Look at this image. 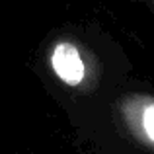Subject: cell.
Masks as SVG:
<instances>
[{"label": "cell", "instance_id": "3", "mask_svg": "<svg viewBox=\"0 0 154 154\" xmlns=\"http://www.w3.org/2000/svg\"><path fill=\"white\" fill-rule=\"evenodd\" d=\"M133 4H139V6H143L144 10L148 12V14L152 16V20H154V0H131Z\"/></svg>", "mask_w": 154, "mask_h": 154}, {"label": "cell", "instance_id": "1", "mask_svg": "<svg viewBox=\"0 0 154 154\" xmlns=\"http://www.w3.org/2000/svg\"><path fill=\"white\" fill-rule=\"evenodd\" d=\"M35 57L57 84L70 92H94L107 82H119L131 68L119 41L98 23H63L39 45Z\"/></svg>", "mask_w": 154, "mask_h": 154}, {"label": "cell", "instance_id": "2", "mask_svg": "<svg viewBox=\"0 0 154 154\" xmlns=\"http://www.w3.org/2000/svg\"><path fill=\"white\" fill-rule=\"evenodd\" d=\"M135 102L139 109V123L146 139L154 144V98L148 94H137L135 92Z\"/></svg>", "mask_w": 154, "mask_h": 154}]
</instances>
